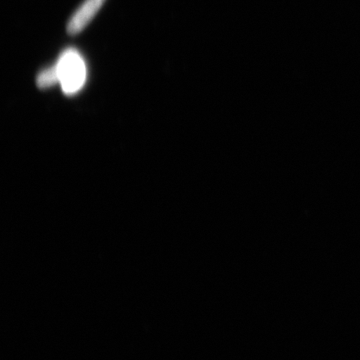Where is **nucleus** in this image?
Listing matches in <instances>:
<instances>
[{"label":"nucleus","mask_w":360,"mask_h":360,"mask_svg":"<svg viewBox=\"0 0 360 360\" xmlns=\"http://www.w3.org/2000/svg\"><path fill=\"white\" fill-rule=\"evenodd\" d=\"M56 65L63 92L71 96L79 91L86 79V66L79 52L68 49L61 54Z\"/></svg>","instance_id":"1"},{"label":"nucleus","mask_w":360,"mask_h":360,"mask_svg":"<svg viewBox=\"0 0 360 360\" xmlns=\"http://www.w3.org/2000/svg\"><path fill=\"white\" fill-rule=\"evenodd\" d=\"M106 0H84L75 13L71 15L66 25V32L71 37L79 34L91 22L94 16L101 11Z\"/></svg>","instance_id":"2"},{"label":"nucleus","mask_w":360,"mask_h":360,"mask_svg":"<svg viewBox=\"0 0 360 360\" xmlns=\"http://www.w3.org/2000/svg\"><path fill=\"white\" fill-rule=\"evenodd\" d=\"M59 82L58 65L40 71L37 77V85L40 89H49Z\"/></svg>","instance_id":"3"}]
</instances>
